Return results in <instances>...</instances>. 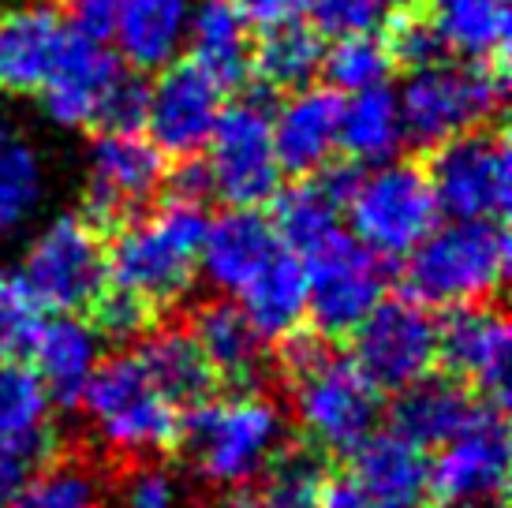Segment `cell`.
<instances>
[{
	"label": "cell",
	"instance_id": "6da1fadb",
	"mask_svg": "<svg viewBox=\"0 0 512 508\" xmlns=\"http://www.w3.org/2000/svg\"><path fill=\"white\" fill-rule=\"evenodd\" d=\"M281 367L292 381V408L303 438L326 456H348L378 430L382 393L352 363L326 348L318 333H288Z\"/></svg>",
	"mask_w": 512,
	"mask_h": 508
},
{
	"label": "cell",
	"instance_id": "7a4b0ae2",
	"mask_svg": "<svg viewBox=\"0 0 512 508\" xmlns=\"http://www.w3.org/2000/svg\"><path fill=\"white\" fill-rule=\"evenodd\" d=\"M206 221L210 217L202 202L187 198H169L165 206L124 221L113 247H105L109 284L146 303L154 314L180 303L199 277Z\"/></svg>",
	"mask_w": 512,
	"mask_h": 508
},
{
	"label": "cell",
	"instance_id": "3957f363",
	"mask_svg": "<svg viewBox=\"0 0 512 508\" xmlns=\"http://www.w3.org/2000/svg\"><path fill=\"white\" fill-rule=\"evenodd\" d=\"M408 296L427 307L490 303L509 277V232L501 221L449 217L404 254Z\"/></svg>",
	"mask_w": 512,
	"mask_h": 508
},
{
	"label": "cell",
	"instance_id": "277c9868",
	"mask_svg": "<svg viewBox=\"0 0 512 508\" xmlns=\"http://www.w3.org/2000/svg\"><path fill=\"white\" fill-rule=\"evenodd\" d=\"M285 441V419L255 389L210 396L199 408L184 411L180 438L191 467L206 482L236 490L251 486L277 445Z\"/></svg>",
	"mask_w": 512,
	"mask_h": 508
},
{
	"label": "cell",
	"instance_id": "5b68a950",
	"mask_svg": "<svg viewBox=\"0 0 512 508\" xmlns=\"http://www.w3.org/2000/svg\"><path fill=\"white\" fill-rule=\"evenodd\" d=\"M509 94L505 60H434L412 68L397 90L404 142L434 150L453 135L486 127Z\"/></svg>",
	"mask_w": 512,
	"mask_h": 508
},
{
	"label": "cell",
	"instance_id": "8992f818",
	"mask_svg": "<svg viewBox=\"0 0 512 508\" xmlns=\"http://www.w3.org/2000/svg\"><path fill=\"white\" fill-rule=\"evenodd\" d=\"M79 408L86 411L101 445L116 456H154L172 449L184 419L150 381L139 355L101 359L79 396Z\"/></svg>",
	"mask_w": 512,
	"mask_h": 508
},
{
	"label": "cell",
	"instance_id": "52a82bcc",
	"mask_svg": "<svg viewBox=\"0 0 512 508\" xmlns=\"http://www.w3.org/2000/svg\"><path fill=\"white\" fill-rule=\"evenodd\" d=\"M438 217L441 210L427 169L397 157L359 169L344 195L348 232L378 258H404L438 225Z\"/></svg>",
	"mask_w": 512,
	"mask_h": 508
},
{
	"label": "cell",
	"instance_id": "ba28073f",
	"mask_svg": "<svg viewBox=\"0 0 512 508\" xmlns=\"http://www.w3.org/2000/svg\"><path fill=\"white\" fill-rule=\"evenodd\" d=\"M210 195L225 206L262 210L281 191V161L273 146V109L262 98H243L221 109L202 146Z\"/></svg>",
	"mask_w": 512,
	"mask_h": 508
},
{
	"label": "cell",
	"instance_id": "9c48e42d",
	"mask_svg": "<svg viewBox=\"0 0 512 508\" xmlns=\"http://www.w3.org/2000/svg\"><path fill=\"white\" fill-rule=\"evenodd\" d=\"M19 273L45 303V311H90L109 284V262L98 225L83 213H60L45 221L27 243Z\"/></svg>",
	"mask_w": 512,
	"mask_h": 508
},
{
	"label": "cell",
	"instance_id": "30bf717a",
	"mask_svg": "<svg viewBox=\"0 0 512 508\" xmlns=\"http://www.w3.org/2000/svg\"><path fill=\"white\" fill-rule=\"evenodd\" d=\"M299 262L307 269V318L326 340L352 337L389 288L385 258L367 251L348 228L333 232Z\"/></svg>",
	"mask_w": 512,
	"mask_h": 508
},
{
	"label": "cell",
	"instance_id": "8fae6325",
	"mask_svg": "<svg viewBox=\"0 0 512 508\" xmlns=\"http://www.w3.org/2000/svg\"><path fill=\"white\" fill-rule=\"evenodd\" d=\"M430 191L445 217L501 221L512 195L509 142L501 131H464L430 150Z\"/></svg>",
	"mask_w": 512,
	"mask_h": 508
},
{
	"label": "cell",
	"instance_id": "7c38bea8",
	"mask_svg": "<svg viewBox=\"0 0 512 508\" xmlns=\"http://www.w3.org/2000/svg\"><path fill=\"white\" fill-rule=\"evenodd\" d=\"M509 426L501 404H483L471 423L438 445L430 460V494L441 508H505Z\"/></svg>",
	"mask_w": 512,
	"mask_h": 508
},
{
	"label": "cell",
	"instance_id": "4fadbf2b",
	"mask_svg": "<svg viewBox=\"0 0 512 508\" xmlns=\"http://www.w3.org/2000/svg\"><path fill=\"white\" fill-rule=\"evenodd\" d=\"M165 154L139 131H101L86 150L83 217L94 225H124L146 213L165 191Z\"/></svg>",
	"mask_w": 512,
	"mask_h": 508
},
{
	"label": "cell",
	"instance_id": "5bb4252c",
	"mask_svg": "<svg viewBox=\"0 0 512 508\" xmlns=\"http://www.w3.org/2000/svg\"><path fill=\"white\" fill-rule=\"evenodd\" d=\"M356 363L378 393H400L438 367V318L412 296H385L359 322Z\"/></svg>",
	"mask_w": 512,
	"mask_h": 508
},
{
	"label": "cell",
	"instance_id": "9a60e30c",
	"mask_svg": "<svg viewBox=\"0 0 512 508\" xmlns=\"http://www.w3.org/2000/svg\"><path fill=\"white\" fill-rule=\"evenodd\" d=\"M225 109V86L191 60H172L146 90V135L165 157H195Z\"/></svg>",
	"mask_w": 512,
	"mask_h": 508
},
{
	"label": "cell",
	"instance_id": "2e32d148",
	"mask_svg": "<svg viewBox=\"0 0 512 508\" xmlns=\"http://www.w3.org/2000/svg\"><path fill=\"white\" fill-rule=\"evenodd\" d=\"M438 363L479 400L505 408L512 367L509 318L490 303L449 307L438 322Z\"/></svg>",
	"mask_w": 512,
	"mask_h": 508
},
{
	"label": "cell",
	"instance_id": "e0dca14e",
	"mask_svg": "<svg viewBox=\"0 0 512 508\" xmlns=\"http://www.w3.org/2000/svg\"><path fill=\"white\" fill-rule=\"evenodd\" d=\"M124 71V60L116 57L109 42L68 34L49 79L38 90L42 113L64 131H86L98 127L101 105L116 75Z\"/></svg>",
	"mask_w": 512,
	"mask_h": 508
},
{
	"label": "cell",
	"instance_id": "ac0fdd59",
	"mask_svg": "<svg viewBox=\"0 0 512 508\" xmlns=\"http://www.w3.org/2000/svg\"><path fill=\"white\" fill-rule=\"evenodd\" d=\"M281 251L273 221L262 210L228 206L206 221L199 247V273L225 296H240L258 269Z\"/></svg>",
	"mask_w": 512,
	"mask_h": 508
},
{
	"label": "cell",
	"instance_id": "d6986e66",
	"mask_svg": "<svg viewBox=\"0 0 512 508\" xmlns=\"http://www.w3.org/2000/svg\"><path fill=\"white\" fill-rule=\"evenodd\" d=\"M359 165H333L299 176L296 187H281L273 195V232L285 251L296 258L311 254L318 243H326L333 232L344 228V195L356 180Z\"/></svg>",
	"mask_w": 512,
	"mask_h": 508
},
{
	"label": "cell",
	"instance_id": "ffe728a7",
	"mask_svg": "<svg viewBox=\"0 0 512 508\" xmlns=\"http://www.w3.org/2000/svg\"><path fill=\"white\" fill-rule=\"evenodd\" d=\"M72 30L64 27L57 8L23 4L0 12V94L34 98Z\"/></svg>",
	"mask_w": 512,
	"mask_h": 508
},
{
	"label": "cell",
	"instance_id": "44dd1931",
	"mask_svg": "<svg viewBox=\"0 0 512 508\" xmlns=\"http://www.w3.org/2000/svg\"><path fill=\"white\" fill-rule=\"evenodd\" d=\"M352 456V479L374 508H434L430 494V452L393 430H374Z\"/></svg>",
	"mask_w": 512,
	"mask_h": 508
},
{
	"label": "cell",
	"instance_id": "7402d4cb",
	"mask_svg": "<svg viewBox=\"0 0 512 508\" xmlns=\"http://www.w3.org/2000/svg\"><path fill=\"white\" fill-rule=\"evenodd\" d=\"M341 94L329 86H299L273 113V146L285 172L311 176L337 154Z\"/></svg>",
	"mask_w": 512,
	"mask_h": 508
},
{
	"label": "cell",
	"instance_id": "603a6c76",
	"mask_svg": "<svg viewBox=\"0 0 512 508\" xmlns=\"http://www.w3.org/2000/svg\"><path fill=\"white\" fill-rule=\"evenodd\" d=\"M30 370L38 374L45 393L53 404L75 408L83 396L86 381L94 378L101 355V333L94 322H86L79 314H57L45 318L38 337L30 344Z\"/></svg>",
	"mask_w": 512,
	"mask_h": 508
},
{
	"label": "cell",
	"instance_id": "cb8c5ba5",
	"mask_svg": "<svg viewBox=\"0 0 512 508\" xmlns=\"http://www.w3.org/2000/svg\"><path fill=\"white\" fill-rule=\"evenodd\" d=\"M199 352L206 355L217 381H225L232 393L255 389L266 374V340L258 333L251 318L240 311V303L214 299L195 311V322L187 329Z\"/></svg>",
	"mask_w": 512,
	"mask_h": 508
},
{
	"label": "cell",
	"instance_id": "d4e9b609",
	"mask_svg": "<svg viewBox=\"0 0 512 508\" xmlns=\"http://www.w3.org/2000/svg\"><path fill=\"white\" fill-rule=\"evenodd\" d=\"M195 0H116L109 42L135 71H161L184 53Z\"/></svg>",
	"mask_w": 512,
	"mask_h": 508
},
{
	"label": "cell",
	"instance_id": "484cf974",
	"mask_svg": "<svg viewBox=\"0 0 512 508\" xmlns=\"http://www.w3.org/2000/svg\"><path fill=\"white\" fill-rule=\"evenodd\" d=\"M486 400L471 393L468 385H460L456 378H427L412 381L408 389H400L389 411V430L408 438L419 449H438L445 441L460 434L471 423V415L483 408Z\"/></svg>",
	"mask_w": 512,
	"mask_h": 508
},
{
	"label": "cell",
	"instance_id": "4316f807",
	"mask_svg": "<svg viewBox=\"0 0 512 508\" xmlns=\"http://www.w3.org/2000/svg\"><path fill=\"white\" fill-rule=\"evenodd\" d=\"M135 355L150 374V381L161 389V396L180 415L199 408L202 400H210L221 385L187 329H150Z\"/></svg>",
	"mask_w": 512,
	"mask_h": 508
},
{
	"label": "cell",
	"instance_id": "83f0119b",
	"mask_svg": "<svg viewBox=\"0 0 512 508\" xmlns=\"http://www.w3.org/2000/svg\"><path fill=\"white\" fill-rule=\"evenodd\" d=\"M251 27L228 0H195L187 23V60L210 71L221 86H236L251 75Z\"/></svg>",
	"mask_w": 512,
	"mask_h": 508
},
{
	"label": "cell",
	"instance_id": "f1b7e54d",
	"mask_svg": "<svg viewBox=\"0 0 512 508\" xmlns=\"http://www.w3.org/2000/svg\"><path fill=\"white\" fill-rule=\"evenodd\" d=\"M427 19L441 53L456 60H505L509 49V0H430Z\"/></svg>",
	"mask_w": 512,
	"mask_h": 508
},
{
	"label": "cell",
	"instance_id": "f546056e",
	"mask_svg": "<svg viewBox=\"0 0 512 508\" xmlns=\"http://www.w3.org/2000/svg\"><path fill=\"white\" fill-rule=\"evenodd\" d=\"M236 299L262 340H285L307 318V269L296 254L281 247Z\"/></svg>",
	"mask_w": 512,
	"mask_h": 508
},
{
	"label": "cell",
	"instance_id": "4dcf8cb0",
	"mask_svg": "<svg viewBox=\"0 0 512 508\" xmlns=\"http://www.w3.org/2000/svg\"><path fill=\"white\" fill-rule=\"evenodd\" d=\"M404 146V124H400L397 94L389 86L359 90L341 98V124H337V150L352 165H382L393 161Z\"/></svg>",
	"mask_w": 512,
	"mask_h": 508
},
{
	"label": "cell",
	"instance_id": "1f68e13d",
	"mask_svg": "<svg viewBox=\"0 0 512 508\" xmlns=\"http://www.w3.org/2000/svg\"><path fill=\"white\" fill-rule=\"evenodd\" d=\"M322 30L314 23L292 19L281 27L262 30V42L251 49V71L266 90L292 94L299 86H311L314 75L322 71Z\"/></svg>",
	"mask_w": 512,
	"mask_h": 508
},
{
	"label": "cell",
	"instance_id": "d6a6232c",
	"mask_svg": "<svg viewBox=\"0 0 512 508\" xmlns=\"http://www.w3.org/2000/svg\"><path fill=\"white\" fill-rule=\"evenodd\" d=\"M45 202V161L12 124H0V236L19 232Z\"/></svg>",
	"mask_w": 512,
	"mask_h": 508
},
{
	"label": "cell",
	"instance_id": "836d02e7",
	"mask_svg": "<svg viewBox=\"0 0 512 508\" xmlns=\"http://www.w3.org/2000/svg\"><path fill=\"white\" fill-rule=\"evenodd\" d=\"M397 71V60L389 53V42L378 27L333 34V45L322 53V75L329 90L337 94H359L374 86H389V75Z\"/></svg>",
	"mask_w": 512,
	"mask_h": 508
},
{
	"label": "cell",
	"instance_id": "e575fe53",
	"mask_svg": "<svg viewBox=\"0 0 512 508\" xmlns=\"http://www.w3.org/2000/svg\"><path fill=\"white\" fill-rule=\"evenodd\" d=\"M329 475L326 452L311 441H281L266 467L258 471V501L262 508H314L318 490Z\"/></svg>",
	"mask_w": 512,
	"mask_h": 508
},
{
	"label": "cell",
	"instance_id": "d590c367",
	"mask_svg": "<svg viewBox=\"0 0 512 508\" xmlns=\"http://www.w3.org/2000/svg\"><path fill=\"white\" fill-rule=\"evenodd\" d=\"M53 400L23 359H0V441H57L49 426Z\"/></svg>",
	"mask_w": 512,
	"mask_h": 508
},
{
	"label": "cell",
	"instance_id": "8d00e7d4",
	"mask_svg": "<svg viewBox=\"0 0 512 508\" xmlns=\"http://www.w3.org/2000/svg\"><path fill=\"white\" fill-rule=\"evenodd\" d=\"M8 508H101V482L86 464L60 460L42 467Z\"/></svg>",
	"mask_w": 512,
	"mask_h": 508
},
{
	"label": "cell",
	"instance_id": "74e56055",
	"mask_svg": "<svg viewBox=\"0 0 512 508\" xmlns=\"http://www.w3.org/2000/svg\"><path fill=\"white\" fill-rule=\"evenodd\" d=\"M45 318V303L23 281V273L0 269V359H27Z\"/></svg>",
	"mask_w": 512,
	"mask_h": 508
},
{
	"label": "cell",
	"instance_id": "f35d334b",
	"mask_svg": "<svg viewBox=\"0 0 512 508\" xmlns=\"http://www.w3.org/2000/svg\"><path fill=\"white\" fill-rule=\"evenodd\" d=\"M385 42L389 53L397 60V68H423L441 60V42L434 27H430L427 12H412V8H397V12L385 15Z\"/></svg>",
	"mask_w": 512,
	"mask_h": 508
},
{
	"label": "cell",
	"instance_id": "ab89813d",
	"mask_svg": "<svg viewBox=\"0 0 512 508\" xmlns=\"http://www.w3.org/2000/svg\"><path fill=\"white\" fill-rule=\"evenodd\" d=\"M94 325H98L101 337H113V340H135V337H146L150 329H154L157 314L139 303L135 296L128 292H120L113 284H105V292L94 299Z\"/></svg>",
	"mask_w": 512,
	"mask_h": 508
},
{
	"label": "cell",
	"instance_id": "60d3db41",
	"mask_svg": "<svg viewBox=\"0 0 512 508\" xmlns=\"http://www.w3.org/2000/svg\"><path fill=\"white\" fill-rule=\"evenodd\" d=\"M146 90H150V83L143 79V71L124 64V71L116 75V83L105 94V105H101V131H139L146 120Z\"/></svg>",
	"mask_w": 512,
	"mask_h": 508
},
{
	"label": "cell",
	"instance_id": "b9f144b4",
	"mask_svg": "<svg viewBox=\"0 0 512 508\" xmlns=\"http://www.w3.org/2000/svg\"><path fill=\"white\" fill-rule=\"evenodd\" d=\"M57 441H0V508H8L23 494L38 471L53 460Z\"/></svg>",
	"mask_w": 512,
	"mask_h": 508
},
{
	"label": "cell",
	"instance_id": "7bdbcfd3",
	"mask_svg": "<svg viewBox=\"0 0 512 508\" xmlns=\"http://www.w3.org/2000/svg\"><path fill=\"white\" fill-rule=\"evenodd\" d=\"M314 12V27L329 34H348V30H370L385 23L393 12L389 0H307Z\"/></svg>",
	"mask_w": 512,
	"mask_h": 508
},
{
	"label": "cell",
	"instance_id": "ee69618b",
	"mask_svg": "<svg viewBox=\"0 0 512 508\" xmlns=\"http://www.w3.org/2000/svg\"><path fill=\"white\" fill-rule=\"evenodd\" d=\"M60 19L79 38L109 42L116 19V0H60Z\"/></svg>",
	"mask_w": 512,
	"mask_h": 508
},
{
	"label": "cell",
	"instance_id": "f6af8a7d",
	"mask_svg": "<svg viewBox=\"0 0 512 508\" xmlns=\"http://www.w3.org/2000/svg\"><path fill=\"white\" fill-rule=\"evenodd\" d=\"M176 486L165 467L143 464L124 479V508H172Z\"/></svg>",
	"mask_w": 512,
	"mask_h": 508
},
{
	"label": "cell",
	"instance_id": "bcb514c9",
	"mask_svg": "<svg viewBox=\"0 0 512 508\" xmlns=\"http://www.w3.org/2000/svg\"><path fill=\"white\" fill-rule=\"evenodd\" d=\"M251 30H270L292 19H303L307 0H228Z\"/></svg>",
	"mask_w": 512,
	"mask_h": 508
},
{
	"label": "cell",
	"instance_id": "7dc6e473",
	"mask_svg": "<svg viewBox=\"0 0 512 508\" xmlns=\"http://www.w3.org/2000/svg\"><path fill=\"white\" fill-rule=\"evenodd\" d=\"M314 508H374V501L363 494V486L352 475H333L329 471L322 490H318Z\"/></svg>",
	"mask_w": 512,
	"mask_h": 508
},
{
	"label": "cell",
	"instance_id": "c3c4849f",
	"mask_svg": "<svg viewBox=\"0 0 512 508\" xmlns=\"http://www.w3.org/2000/svg\"><path fill=\"white\" fill-rule=\"evenodd\" d=\"M221 508H262V501H258V494L251 486H236V490L221 501Z\"/></svg>",
	"mask_w": 512,
	"mask_h": 508
},
{
	"label": "cell",
	"instance_id": "681fc988",
	"mask_svg": "<svg viewBox=\"0 0 512 508\" xmlns=\"http://www.w3.org/2000/svg\"><path fill=\"white\" fill-rule=\"evenodd\" d=\"M389 4H393V12H397V8H408V4H419V0H389Z\"/></svg>",
	"mask_w": 512,
	"mask_h": 508
}]
</instances>
